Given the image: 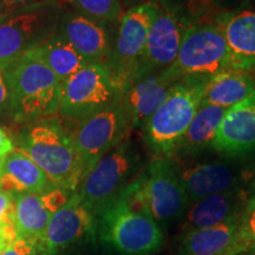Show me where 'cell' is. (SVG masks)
Masks as SVG:
<instances>
[{
    "label": "cell",
    "instance_id": "6da1fadb",
    "mask_svg": "<svg viewBox=\"0 0 255 255\" xmlns=\"http://www.w3.org/2000/svg\"><path fill=\"white\" fill-rule=\"evenodd\" d=\"M2 72L8 90L7 110L15 123L27 126L58 113L60 82L36 50Z\"/></svg>",
    "mask_w": 255,
    "mask_h": 255
},
{
    "label": "cell",
    "instance_id": "7a4b0ae2",
    "mask_svg": "<svg viewBox=\"0 0 255 255\" xmlns=\"http://www.w3.org/2000/svg\"><path fill=\"white\" fill-rule=\"evenodd\" d=\"M19 150L26 154L56 187L75 193L84 171L72 135L56 119L27 124L18 135Z\"/></svg>",
    "mask_w": 255,
    "mask_h": 255
},
{
    "label": "cell",
    "instance_id": "3957f363",
    "mask_svg": "<svg viewBox=\"0 0 255 255\" xmlns=\"http://www.w3.org/2000/svg\"><path fill=\"white\" fill-rule=\"evenodd\" d=\"M62 13L57 0L0 12V70L43 45L56 32Z\"/></svg>",
    "mask_w": 255,
    "mask_h": 255
},
{
    "label": "cell",
    "instance_id": "277c9868",
    "mask_svg": "<svg viewBox=\"0 0 255 255\" xmlns=\"http://www.w3.org/2000/svg\"><path fill=\"white\" fill-rule=\"evenodd\" d=\"M209 78H183L176 82L165 100L145 123L148 144L156 152L170 155L202 104Z\"/></svg>",
    "mask_w": 255,
    "mask_h": 255
},
{
    "label": "cell",
    "instance_id": "5b68a950",
    "mask_svg": "<svg viewBox=\"0 0 255 255\" xmlns=\"http://www.w3.org/2000/svg\"><path fill=\"white\" fill-rule=\"evenodd\" d=\"M98 226L102 240L121 255H150L163 244L158 222L123 195L98 213Z\"/></svg>",
    "mask_w": 255,
    "mask_h": 255
},
{
    "label": "cell",
    "instance_id": "8992f818",
    "mask_svg": "<svg viewBox=\"0 0 255 255\" xmlns=\"http://www.w3.org/2000/svg\"><path fill=\"white\" fill-rule=\"evenodd\" d=\"M120 195L157 222L178 218L189 203L177 169L168 158L151 161Z\"/></svg>",
    "mask_w": 255,
    "mask_h": 255
},
{
    "label": "cell",
    "instance_id": "52a82bcc",
    "mask_svg": "<svg viewBox=\"0 0 255 255\" xmlns=\"http://www.w3.org/2000/svg\"><path fill=\"white\" fill-rule=\"evenodd\" d=\"M229 69V52L225 36L216 24L188 25L174 63L165 72L175 81L210 78Z\"/></svg>",
    "mask_w": 255,
    "mask_h": 255
},
{
    "label": "cell",
    "instance_id": "ba28073f",
    "mask_svg": "<svg viewBox=\"0 0 255 255\" xmlns=\"http://www.w3.org/2000/svg\"><path fill=\"white\" fill-rule=\"evenodd\" d=\"M156 13L157 4L149 1L133 6L121 18L116 39L105 62L121 95L135 78Z\"/></svg>",
    "mask_w": 255,
    "mask_h": 255
},
{
    "label": "cell",
    "instance_id": "9c48e42d",
    "mask_svg": "<svg viewBox=\"0 0 255 255\" xmlns=\"http://www.w3.org/2000/svg\"><path fill=\"white\" fill-rule=\"evenodd\" d=\"M131 127L129 113L121 97L104 109L78 121L77 129L71 135L84 176L105 154L124 141Z\"/></svg>",
    "mask_w": 255,
    "mask_h": 255
},
{
    "label": "cell",
    "instance_id": "30bf717a",
    "mask_svg": "<svg viewBox=\"0 0 255 255\" xmlns=\"http://www.w3.org/2000/svg\"><path fill=\"white\" fill-rule=\"evenodd\" d=\"M121 97L103 63H92L60 84L59 111L70 120H82L97 113Z\"/></svg>",
    "mask_w": 255,
    "mask_h": 255
},
{
    "label": "cell",
    "instance_id": "8fae6325",
    "mask_svg": "<svg viewBox=\"0 0 255 255\" xmlns=\"http://www.w3.org/2000/svg\"><path fill=\"white\" fill-rule=\"evenodd\" d=\"M136 161L129 142L124 139L88 171L75 193L94 215L98 214L130 183Z\"/></svg>",
    "mask_w": 255,
    "mask_h": 255
},
{
    "label": "cell",
    "instance_id": "7c38bea8",
    "mask_svg": "<svg viewBox=\"0 0 255 255\" xmlns=\"http://www.w3.org/2000/svg\"><path fill=\"white\" fill-rule=\"evenodd\" d=\"M173 8L157 5V13L149 28L148 38L136 77L168 69L176 58L188 26Z\"/></svg>",
    "mask_w": 255,
    "mask_h": 255
},
{
    "label": "cell",
    "instance_id": "4fadbf2b",
    "mask_svg": "<svg viewBox=\"0 0 255 255\" xmlns=\"http://www.w3.org/2000/svg\"><path fill=\"white\" fill-rule=\"evenodd\" d=\"M94 213L73 193L52 215L37 250L41 255H57L94 232Z\"/></svg>",
    "mask_w": 255,
    "mask_h": 255
},
{
    "label": "cell",
    "instance_id": "5bb4252c",
    "mask_svg": "<svg viewBox=\"0 0 255 255\" xmlns=\"http://www.w3.org/2000/svg\"><path fill=\"white\" fill-rule=\"evenodd\" d=\"M72 194L55 187L44 193L14 195L17 238L38 247L52 215L68 202Z\"/></svg>",
    "mask_w": 255,
    "mask_h": 255
},
{
    "label": "cell",
    "instance_id": "9a60e30c",
    "mask_svg": "<svg viewBox=\"0 0 255 255\" xmlns=\"http://www.w3.org/2000/svg\"><path fill=\"white\" fill-rule=\"evenodd\" d=\"M105 23L78 12H63L57 32L72 45L88 64L107 62L113 41Z\"/></svg>",
    "mask_w": 255,
    "mask_h": 255
},
{
    "label": "cell",
    "instance_id": "2e32d148",
    "mask_svg": "<svg viewBox=\"0 0 255 255\" xmlns=\"http://www.w3.org/2000/svg\"><path fill=\"white\" fill-rule=\"evenodd\" d=\"M176 82L178 81L170 77L165 70L144 73L133 78L121 95V101L129 113L131 126L144 127Z\"/></svg>",
    "mask_w": 255,
    "mask_h": 255
},
{
    "label": "cell",
    "instance_id": "e0dca14e",
    "mask_svg": "<svg viewBox=\"0 0 255 255\" xmlns=\"http://www.w3.org/2000/svg\"><path fill=\"white\" fill-rule=\"evenodd\" d=\"M212 146L227 155L255 151V96L226 110Z\"/></svg>",
    "mask_w": 255,
    "mask_h": 255
},
{
    "label": "cell",
    "instance_id": "ac0fdd59",
    "mask_svg": "<svg viewBox=\"0 0 255 255\" xmlns=\"http://www.w3.org/2000/svg\"><path fill=\"white\" fill-rule=\"evenodd\" d=\"M229 52V69L255 71V9L227 12L219 15Z\"/></svg>",
    "mask_w": 255,
    "mask_h": 255
},
{
    "label": "cell",
    "instance_id": "d6986e66",
    "mask_svg": "<svg viewBox=\"0 0 255 255\" xmlns=\"http://www.w3.org/2000/svg\"><path fill=\"white\" fill-rule=\"evenodd\" d=\"M239 216L213 227L186 232L181 242V255L242 254L239 237Z\"/></svg>",
    "mask_w": 255,
    "mask_h": 255
},
{
    "label": "cell",
    "instance_id": "ffe728a7",
    "mask_svg": "<svg viewBox=\"0 0 255 255\" xmlns=\"http://www.w3.org/2000/svg\"><path fill=\"white\" fill-rule=\"evenodd\" d=\"M246 201V195L239 188L197 200L188 210L183 229L189 232L228 221L241 214Z\"/></svg>",
    "mask_w": 255,
    "mask_h": 255
},
{
    "label": "cell",
    "instance_id": "44dd1931",
    "mask_svg": "<svg viewBox=\"0 0 255 255\" xmlns=\"http://www.w3.org/2000/svg\"><path fill=\"white\" fill-rule=\"evenodd\" d=\"M189 202L239 188L234 169L220 162L200 163L178 173Z\"/></svg>",
    "mask_w": 255,
    "mask_h": 255
},
{
    "label": "cell",
    "instance_id": "7402d4cb",
    "mask_svg": "<svg viewBox=\"0 0 255 255\" xmlns=\"http://www.w3.org/2000/svg\"><path fill=\"white\" fill-rule=\"evenodd\" d=\"M56 186L26 154L14 148L2 159L0 189L12 195L44 193Z\"/></svg>",
    "mask_w": 255,
    "mask_h": 255
},
{
    "label": "cell",
    "instance_id": "603a6c76",
    "mask_svg": "<svg viewBox=\"0 0 255 255\" xmlns=\"http://www.w3.org/2000/svg\"><path fill=\"white\" fill-rule=\"evenodd\" d=\"M255 96L253 72L226 69L209 78L201 105H216L228 109Z\"/></svg>",
    "mask_w": 255,
    "mask_h": 255
},
{
    "label": "cell",
    "instance_id": "cb8c5ba5",
    "mask_svg": "<svg viewBox=\"0 0 255 255\" xmlns=\"http://www.w3.org/2000/svg\"><path fill=\"white\" fill-rule=\"evenodd\" d=\"M36 51L60 84L71 77L73 73L88 65L87 60L57 31Z\"/></svg>",
    "mask_w": 255,
    "mask_h": 255
},
{
    "label": "cell",
    "instance_id": "d4e9b609",
    "mask_svg": "<svg viewBox=\"0 0 255 255\" xmlns=\"http://www.w3.org/2000/svg\"><path fill=\"white\" fill-rule=\"evenodd\" d=\"M226 110L216 105H201L176 150L195 152L212 145Z\"/></svg>",
    "mask_w": 255,
    "mask_h": 255
},
{
    "label": "cell",
    "instance_id": "484cf974",
    "mask_svg": "<svg viewBox=\"0 0 255 255\" xmlns=\"http://www.w3.org/2000/svg\"><path fill=\"white\" fill-rule=\"evenodd\" d=\"M76 12L102 23H115L123 15L119 0H69Z\"/></svg>",
    "mask_w": 255,
    "mask_h": 255
},
{
    "label": "cell",
    "instance_id": "4316f807",
    "mask_svg": "<svg viewBox=\"0 0 255 255\" xmlns=\"http://www.w3.org/2000/svg\"><path fill=\"white\" fill-rule=\"evenodd\" d=\"M239 237L242 253L255 250V191L247 197L239 216Z\"/></svg>",
    "mask_w": 255,
    "mask_h": 255
},
{
    "label": "cell",
    "instance_id": "83f0119b",
    "mask_svg": "<svg viewBox=\"0 0 255 255\" xmlns=\"http://www.w3.org/2000/svg\"><path fill=\"white\" fill-rule=\"evenodd\" d=\"M0 229L4 233L7 244L17 238L15 233L14 195L0 189Z\"/></svg>",
    "mask_w": 255,
    "mask_h": 255
},
{
    "label": "cell",
    "instance_id": "f1b7e54d",
    "mask_svg": "<svg viewBox=\"0 0 255 255\" xmlns=\"http://www.w3.org/2000/svg\"><path fill=\"white\" fill-rule=\"evenodd\" d=\"M0 255H38V250L33 244L18 238L6 245Z\"/></svg>",
    "mask_w": 255,
    "mask_h": 255
},
{
    "label": "cell",
    "instance_id": "f546056e",
    "mask_svg": "<svg viewBox=\"0 0 255 255\" xmlns=\"http://www.w3.org/2000/svg\"><path fill=\"white\" fill-rule=\"evenodd\" d=\"M40 1H44V0H0V12L11 11V9L33 5Z\"/></svg>",
    "mask_w": 255,
    "mask_h": 255
},
{
    "label": "cell",
    "instance_id": "4dcf8cb0",
    "mask_svg": "<svg viewBox=\"0 0 255 255\" xmlns=\"http://www.w3.org/2000/svg\"><path fill=\"white\" fill-rule=\"evenodd\" d=\"M15 145L11 137L0 127V157H5L9 152L13 151Z\"/></svg>",
    "mask_w": 255,
    "mask_h": 255
},
{
    "label": "cell",
    "instance_id": "1f68e13d",
    "mask_svg": "<svg viewBox=\"0 0 255 255\" xmlns=\"http://www.w3.org/2000/svg\"><path fill=\"white\" fill-rule=\"evenodd\" d=\"M8 108V90L6 85L4 72L0 70V115Z\"/></svg>",
    "mask_w": 255,
    "mask_h": 255
},
{
    "label": "cell",
    "instance_id": "d6a6232c",
    "mask_svg": "<svg viewBox=\"0 0 255 255\" xmlns=\"http://www.w3.org/2000/svg\"><path fill=\"white\" fill-rule=\"evenodd\" d=\"M6 245H8V244H7V241H6L4 233H2L1 229H0V246L6 247Z\"/></svg>",
    "mask_w": 255,
    "mask_h": 255
},
{
    "label": "cell",
    "instance_id": "836d02e7",
    "mask_svg": "<svg viewBox=\"0 0 255 255\" xmlns=\"http://www.w3.org/2000/svg\"><path fill=\"white\" fill-rule=\"evenodd\" d=\"M2 159H4V157H0V175H1V167H2Z\"/></svg>",
    "mask_w": 255,
    "mask_h": 255
},
{
    "label": "cell",
    "instance_id": "e575fe53",
    "mask_svg": "<svg viewBox=\"0 0 255 255\" xmlns=\"http://www.w3.org/2000/svg\"><path fill=\"white\" fill-rule=\"evenodd\" d=\"M4 248H5V247H1V246H0V253H1V251L4 250Z\"/></svg>",
    "mask_w": 255,
    "mask_h": 255
},
{
    "label": "cell",
    "instance_id": "d590c367",
    "mask_svg": "<svg viewBox=\"0 0 255 255\" xmlns=\"http://www.w3.org/2000/svg\"><path fill=\"white\" fill-rule=\"evenodd\" d=\"M253 77H254V83H255V71L253 72Z\"/></svg>",
    "mask_w": 255,
    "mask_h": 255
}]
</instances>
